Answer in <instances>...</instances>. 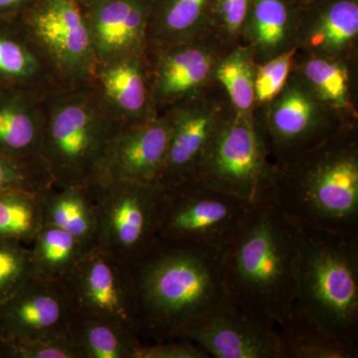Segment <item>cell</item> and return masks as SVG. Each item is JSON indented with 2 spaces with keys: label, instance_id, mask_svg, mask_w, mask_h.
I'll return each instance as SVG.
<instances>
[{
  "label": "cell",
  "instance_id": "1",
  "mask_svg": "<svg viewBox=\"0 0 358 358\" xmlns=\"http://www.w3.org/2000/svg\"><path fill=\"white\" fill-rule=\"evenodd\" d=\"M141 338H176L226 301L222 255L157 237L131 266Z\"/></svg>",
  "mask_w": 358,
  "mask_h": 358
},
{
  "label": "cell",
  "instance_id": "2",
  "mask_svg": "<svg viewBox=\"0 0 358 358\" xmlns=\"http://www.w3.org/2000/svg\"><path fill=\"white\" fill-rule=\"evenodd\" d=\"M300 228L277 206L268 190L252 206L222 263L231 303L275 327L296 303Z\"/></svg>",
  "mask_w": 358,
  "mask_h": 358
},
{
  "label": "cell",
  "instance_id": "3",
  "mask_svg": "<svg viewBox=\"0 0 358 358\" xmlns=\"http://www.w3.org/2000/svg\"><path fill=\"white\" fill-rule=\"evenodd\" d=\"M268 193L299 228L358 235L357 126L275 164Z\"/></svg>",
  "mask_w": 358,
  "mask_h": 358
},
{
  "label": "cell",
  "instance_id": "4",
  "mask_svg": "<svg viewBox=\"0 0 358 358\" xmlns=\"http://www.w3.org/2000/svg\"><path fill=\"white\" fill-rule=\"evenodd\" d=\"M44 131L40 157L54 186L102 182L108 148L122 128L89 83L66 88L43 100Z\"/></svg>",
  "mask_w": 358,
  "mask_h": 358
},
{
  "label": "cell",
  "instance_id": "5",
  "mask_svg": "<svg viewBox=\"0 0 358 358\" xmlns=\"http://www.w3.org/2000/svg\"><path fill=\"white\" fill-rule=\"evenodd\" d=\"M294 306L358 346V235L300 228Z\"/></svg>",
  "mask_w": 358,
  "mask_h": 358
},
{
  "label": "cell",
  "instance_id": "6",
  "mask_svg": "<svg viewBox=\"0 0 358 358\" xmlns=\"http://www.w3.org/2000/svg\"><path fill=\"white\" fill-rule=\"evenodd\" d=\"M274 166L254 113L242 114L228 102L205 147L197 179L254 203L270 189Z\"/></svg>",
  "mask_w": 358,
  "mask_h": 358
},
{
  "label": "cell",
  "instance_id": "7",
  "mask_svg": "<svg viewBox=\"0 0 358 358\" xmlns=\"http://www.w3.org/2000/svg\"><path fill=\"white\" fill-rule=\"evenodd\" d=\"M254 203L214 189L197 178L185 181L162 189L157 236L199 245L223 256Z\"/></svg>",
  "mask_w": 358,
  "mask_h": 358
},
{
  "label": "cell",
  "instance_id": "8",
  "mask_svg": "<svg viewBox=\"0 0 358 358\" xmlns=\"http://www.w3.org/2000/svg\"><path fill=\"white\" fill-rule=\"evenodd\" d=\"M253 113L274 164L317 147L345 127L357 126L322 102L294 69L282 91Z\"/></svg>",
  "mask_w": 358,
  "mask_h": 358
},
{
  "label": "cell",
  "instance_id": "9",
  "mask_svg": "<svg viewBox=\"0 0 358 358\" xmlns=\"http://www.w3.org/2000/svg\"><path fill=\"white\" fill-rule=\"evenodd\" d=\"M91 187L96 213L95 248L131 266L159 237L162 188L126 180L105 181Z\"/></svg>",
  "mask_w": 358,
  "mask_h": 358
},
{
  "label": "cell",
  "instance_id": "10",
  "mask_svg": "<svg viewBox=\"0 0 358 358\" xmlns=\"http://www.w3.org/2000/svg\"><path fill=\"white\" fill-rule=\"evenodd\" d=\"M67 87L87 84L96 65L88 21L76 0H38L20 18Z\"/></svg>",
  "mask_w": 358,
  "mask_h": 358
},
{
  "label": "cell",
  "instance_id": "11",
  "mask_svg": "<svg viewBox=\"0 0 358 358\" xmlns=\"http://www.w3.org/2000/svg\"><path fill=\"white\" fill-rule=\"evenodd\" d=\"M76 315L115 320L138 331V301L131 267L98 248L64 279Z\"/></svg>",
  "mask_w": 358,
  "mask_h": 358
},
{
  "label": "cell",
  "instance_id": "12",
  "mask_svg": "<svg viewBox=\"0 0 358 358\" xmlns=\"http://www.w3.org/2000/svg\"><path fill=\"white\" fill-rule=\"evenodd\" d=\"M230 47L211 31L190 41L148 50L157 113L171 110L215 83L216 66Z\"/></svg>",
  "mask_w": 358,
  "mask_h": 358
},
{
  "label": "cell",
  "instance_id": "13",
  "mask_svg": "<svg viewBox=\"0 0 358 358\" xmlns=\"http://www.w3.org/2000/svg\"><path fill=\"white\" fill-rule=\"evenodd\" d=\"M228 102L225 92L215 82L166 110L171 117V138L155 185L166 190L197 178L205 147Z\"/></svg>",
  "mask_w": 358,
  "mask_h": 358
},
{
  "label": "cell",
  "instance_id": "14",
  "mask_svg": "<svg viewBox=\"0 0 358 358\" xmlns=\"http://www.w3.org/2000/svg\"><path fill=\"white\" fill-rule=\"evenodd\" d=\"M75 315L64 280L31 275L0 307V343L67 336Z\"/></svg>",
  "mask_w": 358,
  "mask_h": 358
},
{
  "label": "cell",
  "instance_id": "15",
  "mask_svg": "<svg viewBox=\"0 0 358 358\" xmlns=\"http://www.w3.org/2000/svg\"><path fill=\"white\" fill-rule=\"evenodd\" d=\"M176 338L193 341L209 357L284 358L277 327L229 300Z\"/></svg>",
  "mask_w": 358,
  "mask_h": 358
},
{
  "label": "cell",
  "instance_id": "16",
  "mask_svg": "<svg viewBox=\"0 0 358 358\" xmlns=\"http://www.w3.org/2000/svg\"><path fill=\"white\" fill-rule=\"evenodd\" d=\"M105 109L122 126L159 115L152 98V64L145 53L96 62L88 82Z\"/></svg>",
  "mask_w": 358,
  "mask_h": 358
},
{
  "label": "cell",
  "instance_id": "17",
  "mask_svg": "<svg viewBox=\"0 0 358 358\" xmlns=\"http://www.w3.org/2000/svg\"><path fill=\"white\" fill-rule=\"evenodd\" d=\"M171 131L167 112L148 121L122 126L103 160L102 182L154 183L166 160Z\"/></svg>",
  "mask_w": 358,
  "mask_h": 358
},
{
  "label": "cell",
  "instance_id": "18",
  "mask_svg": "<svg viewBox=\"0 0 358 358\" xmlns=\"http://www.w3.org/2000/svg\"><path fill=\"white\" fill-rule=\"evenodd\" d=\"M66 87L24 23L0 17V90L23 92L44 100Z\"/></svg>",
  "mask_w": 358,
  "mask_h": 358
},
{
  "label": "cell",
  "instance_id": "19",
  "mask_svg": "<svg viewBox=\"0 0 358 358\" xmlns=\"http://www.w3.org/2000/svg\"><path fill=\"white\" fill-rule=\"evenodd\" d=\"M358 42V0H308L296 33L298 52L352 63Z\"/></svg>",
  "mask_w": 358,
  "mask_h": 358
},
{
  "label": "cell",
  "instance_id": "20",
  "mask_svg": "<svg viewBox=\"0 0 358 358\" xmlns=\"http://www.w3.org/2000/svg\"><path fill=\"white\" fill-rule=\"evenodd\" d=\"M150 0H108L84 11L96 62L148 51Z\"/></svg>",
  "mask_w": 358,
  "mask_h": 358
},
{
  "label": "cell",
  "instance_id": "21",
  "mask_svg": "<svg viewBox=\"0 0 358 358\" xmlns=\"http://www.w3.org/2000/svg\"><path fill=\"white\" fill-rule=\"evenodd\" d=\"M306 0H252L239 43L248 47L256 64L296 47Z\"/></svg>",
  "mask_w": 358,
  "mask_h": 358
},
{
  "label": "cell",
  "instance_id": "22",
  "mask_svg": "<svg viewBox=\"0 0 358 358\" xmlns=\"http://www.w3.org/2000/svg\"><path fill=\"white\" fill-rule=\"evenodd\" d=\"M43 131V100L0 90V155L14 159L40 157Z\"/></svg>",
  "mask_w": 358,
  "mask_h": 358
},
{
  "label": "cell",
  "instance_id": "23",
  "mask_svg": "<svg viewBox=\"0 0 358 358\" xmlns=\"http://www.w3.org/2000/svg\"><path fill=\"white\" fill-rule=\"evenodd\" d=\"M213 0H150L148 50L199 38L211 32Z\"/></svg>",
  "mask_w": 358,
  "mask_h": 358
},
{
  "label": "cell",
  "instance_id": "24",
  "mask_svg": "<svg viewBox=\"0 0 358 358\" xmlns=\"http://www.w3.org/2000/svg\"><path fill=\"white\" fill-rule=\"evenodd\" d=\"M43 225L70 233L85 248H95L96 213L91 186H52L42 194Z\"/></svg>",
  "mask_w": 358,
  "mask_h": 358
},
{
  "label": "cell",
  "instance_id": "25",
  "mask_svg": "<svg viewBox=\"0 0 358 358\" xmlns=\"http://www.w3.org/2000/svg\"><path fill=\"white\" fill-rule=\"evenodd\" d=\"M293 69L303 77L315 95L348 124H357V110L352 102L350 62L296 52Z\"/></svg>",
  "mask_w": 358,
  "mask_h": 358
},
{
  "label": "cell",
  "instance_id": "26",
  "mask_svg": "<svg viewBox=\"0 0 358 358\" xmlns=\"http://www.w3.org/2000/svg\"><path fill=\"white\" fill-rule=\"evenodd\" d=\"M68 336L81 358H136L140 334L115 320L75 315Z\"/></svg>",
  "mask_w": 358,
  "mask_h": 358
},
{
  "label": "cell",
  "instance_id": "27",
  "mask_svg": "<svg viewBox=\"0 0 358 358\" xmlns=\"http://www.w3.org/2000/svg\"><path fill=\"white\" fill-rule=\"evenodd\" d=\"M277 329L284 358L358 357V346L327 333L296 306Z\"/></svg>",
  "mask_w": 358,
  "mask_h": 358
},
{
  "label": "cell",
  "instance_id": "28",
  "mask_svg": "<svg viewBox=\"0 0 358 358\" xmlns=\"http://www.w3.org/2000/svg\"><path fill=\"white\" fill-rule=\"evenodd\" d=\"M30 245L32 275L44 279H66L89 252L70 233L51 225L42 226Z\"/></svg>",
  "mask_w": 358,
  "mask_h": 358
},
{
  "label": "cell",
  "instance_id": "29",
  "mask_svg": "<svg viewBox=\"0 0 358 358\" xmlns=\"http://www.w3.org/2000/svg\"><path fill=\"white\" fill-rule=\"evenodd\" d=\"M256 62L248 47L238 43L219 60L214 78L237 112L253 113L255 103Z\"/></svg>",
  "mask_w": 358,
  "mask_h": 358
},
{
  "label": "cell",
  "instance_id": "30",
  "mask_svg": "<svg viewBox=\"0 0 358 358\" xmlns=\"http://www.w3.org/2000/svg\"><path fill=\"white\" fill-rule=\"evenodd\" d=\"M43 192H0V237L32 243L43 226Z\"/></svg>",
  "mask_w": 358,
  "mask_h": 358
},
{
  "label": "cell",
  "instance_id": "31",
  "mask_svg": "<svg viewBox=\"0 0 358 358\" xmlns=\"http://www.w3.org/2000/svg\"><path fill=\"white\" fill-rule=\"evenodd\" d=\"M53 185L50 171L41 157L14 159L0 155V192L24 190L40 193Z\"/></svg>",
  "mask_w": 358,
  "mask_h": 358
},
{
  "label": "cell",
  "instance_id": "32",
  "mask_svg": "<svg viewBox=\"0 0 358 358\" xmlns=\"http://www.w3.org/2000/svg\"><path fill=\"white\" fill-rule=\"evenodd\" d=\"M31 275L29 248L17 240L0 237V307Z\"/></svg>",
  "mask_w": 358,
  "mask_h": 358
},
{
  "label": "cell",
  "instance_id": "33",
  "mask_svg": "<svg viewBox=\"0 0 358 358\" xmlns=\"http://www.w3.org/2000/svg\"><path fill=\"white\" fill-rule=\"evenodd\" d=\"M298 49L284 52L256 66V106L270 102L284 88L291 75Z\"/></svg>",
  "mask_w": 358,
  "mask_h": 358
},
{
  "label": "cell",
  "instance_id": "34",
  "mask_svg": "<svg viewBox=\"0 0 358 358\" xmlns=\"http://www.w3.org/2000/svg\"><path fill=\"white\" fill-rule=\"evenodd\" d=\"M0 358H81L69 336L0 343Z\"/></svg>",
  "mask_w": 358,
  "mask_h": 358
},
{
  "label": "cell",
  "instance_id": "35",
  "mask_svg": "<svg viewBox=\"0 0 358 358\" xmlns=\"http://www.w3.org/2000/svg\"><path fill=\"white\" fill-rule=\"evenodd\" d=\"M251 3L252 0H213L212 31L229 46L239 43L242 27Z\"/></svg>",
  "mask_w": 358,
  "mask_h": 358
},
{
  "label": "cell",
  "instance_id": "36",
  "mask_svg": "<svg viewBox=\"0 0 358 358\" xmlns=\"http://www.w3.org/2000/svg\"><path fill=\"white\" fill-rule=\"evenodd\" d=\"M136 358H209L196 343L185 338H167L143 343Z\"/></svg>",
  "mask_w": 358,
  "mask_h": 358
},
{
  "label": "cell",
  "instance_id": "37",
  "mask_svg": "<svg viewBox=\"0 0 358 358\" xmlns=\"http://www.w3.org/2000/svg\"><path fill=\"white\" fill-rule=\"evenodd\" d=\"M38 0H0V17L20 20Z\"/></svg>",
  "mask_w": 358,
  "mask_h": 358
},
{
  "label": "cell",
  "instance_id": "38",
  "mask_svg": "<svg viewBox=\"0 0 358 358\" xmlns=\"http://www.w3.org/2000/svg\"><path fill=\"white\" fill-rule=\"evenodd\" d=\"M76 1L80 7L83 9V11H87L89 10V9L93 8L94 6L108 1V0H76Z\"/></svg>",
  "mask_w": 358,
  "mask_h": 358
},
{
  "label": "cell",
  "instance_id": "39",
  "mask_svg": "<svg viewBox=\"0 0 358 358\" xmlns=\"http://www.w3.org/2000/svg\"><path fill=\"white\" fill-rule=\"evenodd\" d=\"M306 1H308V0H306Z\"/></svg>",
  "mask_w": 358,
  "mask_h": 358
}]
</instances>
